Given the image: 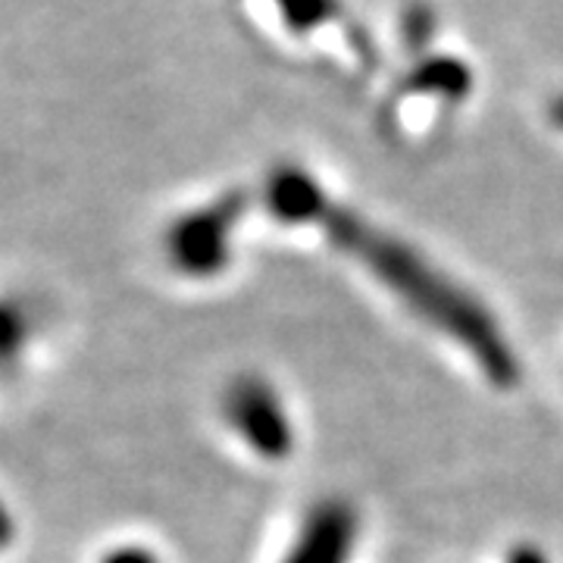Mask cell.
Masks as SVG:
<instances>
[{"instance_id":"obj_1","label":"cell","mask_w":563,"mask_h":563,"mask_svg":"<svg viewBox=\"0 0 563 563\" xmlns=\"http://www.w3.org/2000/svg\"><path fill=\"white\" fill-rule=\"evenodd\" d=\"M317 225L325 229L329 242L342 247L347 257L361 261L369 276H376L398 301L407 303L410 313L461 344L488 383L507 388L520 379L517 354L507 344L498 322L488 317V310L473 295H466L457 282L439 273L410 244L332 201L325 203Z\"/></svg>"},{"instance_id":"obj_2","label":"cell","mask_w":563,"mask_h":563,"mask_svg":"<svg viewBox=\"0 0 563 563\" xmlns=\"http://www.w3.org/2000/svg\"><path fill=\"white\" fill-rule=\"evenodd\" d=\"M229 417L263 457L282 461L295 448V429L288 420V410L282 398L261 379H244L229 395Z\"/></svg>"},{"instance_id":"obj_3","label":"cell","mask_w":563,"mask_h":563,"mask_svg":"<svg viewBox=\"0 0 563 563\" xmlns=\"http://www.w3.org/2000/svg\"><path fill=\"white\" fill-rule=\"evenodd\" d=\"M357 544V514L344 501H322L310 510L307 523L285 563H351Z\"/></svg>"},{"instance_id":"obj_4","label":"cell","mask_w":563,"mask_h":563,"mask_svg":"<svg viewBox=\"0 0 563 563\" xmlns=\"http://www.w3.org/2000/svg\"><path fill=\"white\" fill-rule=\"evenodd\" d=\"M266 195H269L273 217H279L285 222H301V225L320 222L322 210L329 203V198L320 191V185L310 179L303 169H295V166L276 169Z\"/></svg>"},{"instance_id":"obj_5","label":"cell","mask_w":563,"mask_h":563,"mask_svg":"<svg viewBox=\"0 0 563 563\" xmlns=\"http://www.w3.org/2000/svg\"><path fill=\"white\" fill-rule=\"evenodd\" d=\"M470 81H473L470 69L461 60H448V57L422 63L413 73V85L420 91H439L444 98H463L470 91Z\"/></svg>"},{"instance_id":"obj_6","label":"cell","mask_w":563,"mask_h":563,"mask_svg":"<svg viewBox=\"0 0 563 563\" xmlns=\"http://www.w3.org/2000/svg\"><path fill=\"white\" fill-rule=\"evenodd\" d=\"M282 10H285V20L291 22L295 29H313L317 22L325 16V0H282Z\"/></svg>"}]
</instances>
